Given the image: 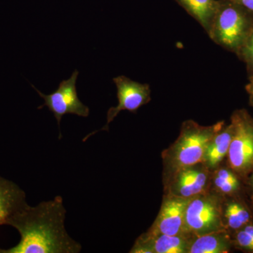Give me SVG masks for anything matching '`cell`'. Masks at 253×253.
Instances as JSON below:
<instances>
[{"label": "cell", "instance_id": "6da1fadb", "mask_svg": "<svg viewBox=\"0 0 253 253\" xmlns=\"http://www.w3.org/2000/svg\"><path fill=\"white\" fill-rule=\"evenodd\" d=\"M66 214L60 196L35 207L26 204L6 222L18 231L20 242L11 249H0V253H81V244L68 235L65 228Z\"/></svg>", "mask_w": 253, "mask_h": 253}, {"label": "cell", "instance_id": "7a4b0ae2", "mask_svg": "<svg viewBox=\"0 0 253 253\" xmlns=\"http://www.w3.org/2000/svg\"><path fill=\"white\" fill-rule=\"evenodd\" d=\"M224 126V121L211 126H200L191 120L184 121L176 140L163 153L170 176L181 169L203 163L208 144Z\"/></svg>", "mask_w": 253, "mask_h": 253}, {"label": "cell", "instance_id": "3957f363", "mask_svg": "<svg viewBox=\"0 0 253 253\" xmlns=\"http://www.w3.org/2000/svg\"><path fill=\"white\" fill-rule=\"evenodd\" d=\"M253 31V14L230 0H218L210 38L236 55Z\"/></svg>", "mask_w": 253, "mask_h": 253}, {"label": "cell", "instance_id": "277c9868", "mask_svg": "<svg viewBox=\"0 0 253 253\" xmlns=\"http://www.w3.org/2000/svg\"><path fill=\"white\" fill-rule=\"evenodd\" d=\"M234 134L227 154V166L246 180L253 172V118L246 109L231 115Z\"/></svg>", "mask_w": 253, "mask_h": 253}, {"label": "cell", "instance_id": "5b68a950", "mask_svg": "<svg viewBox=\"0 0 253 253\" xmlns=\"http://www.w3.org/2000/svg\"><path fill=\"white\" fill-rule=\"evenodd\" d=\"M184 228L197 236L226 231L220 200L205 194L192 198L186 208Z\"/></svg>", "mask_w": 253, "mask_h": 253}, {"label": "cell", "instance_id": "8992f818", "mask_svg": "<svg viewBox=\"0 0 253 253\" xmlns=\"http://www.w3.org/2000/svg\"><path fill=\"white\" fill-rule=\"evenodd\" d=\"M79 71L75 70L72 76L68 80H64L59 83V87L50 94H44L32 84L38 94L44 100V103L38 108L42 109L46 106L50 112L54 114L60 128V123L63 116L67 114L76 115L80 117L87 118L89 108L83 104L78 97L76 82Z\"/></svg>", "mask_w": 253, "mask_h": 253}, {"label": "cell", "instance_id": "52a82bcc", "mask_svg": "<svg viewBox=\"0 0 253 253\" xmlns=\"http://www.w3.org/2000/svg\"><path fill=\"white\" fill-rule=\"evenodd\" d=\"M117 88L118 104L116 107L110 108L107 112V123L104 127L87 134L83 139L85 141L95 133L99 131H109L110 123L113 121L118 114L123 111L136 113L141 106L147 104L151 101V89L148 84H141L131 81L129 78L120 76L113 79Z\"/></svg>", "mask_w": 253, "mask_h": 253}, {"label": "cell", "instance_id": "ba28073f", "mask_svg": "<svg viewBox=\"0 0 253 253\" xmlns=\"http://www.w3.org/2000/svg\"><path fill=\"white\" fill-rule=\"evenodd\" d=\"M191 199L168 195L163 200L157 219L149 232L169 236L183 235L185 233L186 210Z\"/></svg>", "mask_w": 253, "mask_h": 253}, {"label": "cell", "instance_id": "9c48e42d", "mask_svg": "<svg viewBox=\"0 0 253 253\" xmlns=\"http://www.w3.org/2000/svg\"><path fill=\"white\" fill-rule=\"evenodd\" d=\"M170 177L169 194L185 199L204 194L210 183L208 168L203 163L181 169Z\"/></svg>", "mask_w": 253, "mask_h": 253}, {"label": "cell", "instance_id": "30bf717a", "mask_svg": "<svg viewBox=\"0 0 253 253\" xmlns=\"http://www.w3.org/2000/svg\"><path fill=\"white\" fill-rule=\"evenodd\" d=\"M190 244L183 235L151 234L148 231L137 240L129 251L132 253H187Z\"/></svg>", "mask_w": 253, "mask_h": 253}, {"label": "cell", "instance_id": "8fae6325", "mask_svg": "<svg viewBox=\"0 0 253 253\" xmlns=\"http://www.w3.org/2000/svg\"><path fill=\"white\" fill-rule=\"evenodd\" d=\"M26 204L24 191L17 184L0 176V225L6 224L10 217Z\"/></svg>", "mask_w": 253, "mask_h": 253}, {"label": "cell", "instance_id": "7c38bea8", "mask_svg": "<svg viewBox=\"0 0 253 253\" xmlns=\"http://www.w3.org/2000/svg\"><path fill=\"white\" fill-rule=\"evenodd\" d=\"M233 134L234 126L230 123L229 126H224L209 143L203 162L208 169L217 168L224 158L227 157Z\"/></svg>", "mask_w": 253, "mask_h": 253}, {"label": "cell", "instance_id": "4fadbf2b", "mask_svg": "<svg viewBox=\"0 0 253 253\" xmlns=\"http://www.w3.org/2000/svg\"><path fill=\"white\" fill-rule=\"evenodd\" d=\"M201 24L209 36L217 11L218 0H175Z\"/></svg>", "mask_w": 253, "mask_h": 253}, {"label": "cell", "instance_id": "5bb4252c", "mask_svg": "<svg viewBox=\"0 0 253 253\" xmlns=\"http://www.w3.org/2000/svg\"><path fill=\"white\" fill-rule=\"evenodd\" d=\"M223 218L227 229L236 232L253 222L252 211L240 196H229L223 208Z\"/></svg>", "mask_w": 253, "mask_h": 253}, {"label": "cell", "instance_id": "9a60e30c", "mask_svg": "<svg viewBox=\"0 0 253 253\" xmlns=\"http://www.w3.org/2000/svg\"><path fill=\"white\" fill-rule=\"evenodd\" d=\"M234 246L230 236L226 231L197 236L190 244L189 253H226Z\"/></svg>", "mask_w": 253, "mask_h": 253}, {"label": "cell", "instance_id": "2e32d148", "mask_svg": "<svg viewBox=\"0 0 253 253\" xmlns=\"http://www.w3.org/2000/svg\"><path fill=\"white\" fill-rule=\"evenodd\" d=\"M214 184L219 192L228 196H239L243 186H246V180L228 166L218 169Z\"/></svg>", "mask_w": 253, "mask_h": 253}, {"label": "cell", "instance_id": "e0dca14e", "mask_svg": "<svg viewBox=\"0 0 253 253\" xmlns=\"http://www.w3.org/2000/svg\"><path fill=\"white\" fill-rule=\"evenodd\" d=\"M233 244L243 251L253 252V223H250L236 231Z\"/></svg>", "mask_w": 253, "mask_h": 253}, {"label": "cell", "instance_id": "ac0fdd59", "mask_svg": "<svg viewBox=\"0 0 253 253\" xmlns=\"http://www.w3.org/2000/svg\"><path fill=\"white\" fill-rule=\"evenodd\" d=\"M237 56L246 63L249 82L253 83V31L240 49Z\"/></svg>", "mask_w": 253, "mask_h": 253}, {"label": "cell", "instance_id": "d6986e66", "mask_svg": "<svg viewBox=\"0 0 253 253\" xmlns=\"http://www.w3.org/2000/svg\"><path fill=\"white\" fill-rule=\"evenodd\" d=\"M253 14V0H230Z\"/></svg>", "mask_w": 253, "mask_h": 253}, {"label": "cell", "instance_id": "ffe728a7", "mask_svg": "<svg viewBox=\"0 0 253 253\" xmlns=\"http://www.w3.org/2000/svg\"><path fill=\"white\" fill-rule=\"evenodd\" d=\"M246 89L249 95L250 104L253 106V83L249 82V84L246 86Z\"/></svg>", "mask_w": 253, "mask_h": 253}, {"label": "cell", "instance_id": "44dd1931", "mask_svg": "<svg viewBox=\"0 0 253 253\" xmlns=\"http://www.w3.org/2000/svg\"><path fill=\"white\" fill-rule=\"evenodd\" d=\"M246 184L248 188L252 191L253 195V172H251L250 175L248 176L246 180Z\"/></svg>", "mask_w": 253, "mask_h": 253}, {"label": "cell", "instance_id": "7402d4cb", "mask_svg": "<svg viewBox=\"0 0 253 253\" xmlns=\"http://www.w3.org/2000/svg\"><path fill=\"white\" fill-rule=\"evenodd\" d=\"M252 213H253V210L252 211Z\"/></svg>", "mask_w": 253, "mask_h": 253}]
</instances>
